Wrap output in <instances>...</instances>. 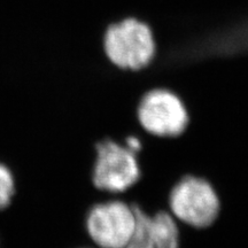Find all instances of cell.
<instances>
[{"label": "cell", "mask_w": 248, "mask_h": 248, "mask_svg": "<svg viewBox=\"0 0 248 248\" xmlns=\"http://www.w3.org/2000/svg\"><path fill=\"white\" fill-rule=\"evenodd\" d=\"M85 229L95 248H125L136 229L135 210L119 198L100 201L89 209Z\"/></svg>", "instance_id": "4"}, {"label": "cell", "mask_w": 248, "mask_h": 248, "mask_svg": "<svg viewBox=\"0 0 248 248\" xmlns=\"http://www.w3.org/2000/svg\"><path fill=\"white\" fill-rule=\"evenodd\" d=\"M91 177L98 191L110 199L120 198L140 178L137 155L113 139L98 141Z\"/></svg>", "instance_id": "2"}, {"label": "cell", "mask_w": 248, "mask_h": 248, "mask_svg": "<svg viewBox=\"0 0 248 248\" xmlns=\"http://www.w3.org/2000/svg\"><path fill=\"white\" fill-rule=\"evenodd\" d=\"M140 128L159 138H175L185 131L188 113L185 104L175 92L166 88L148 90L137 106Z\"/></svg>", "instance_id": "5"}, {"label": "cell", "mask_w": 248, "mask_h": 248, "mask_svg": "<svg viewBox=\"0 0 248 248\" xmlns=\"http://www.w3.org/2000/svg\"><path fill=\"white\" fill-rule=\"evenodd\" d=\"M15 193V183L11 170L0 163V210L11 204Z\"/></svg>", "instance_id": "7"}, {"label": "cell", "mask_w": 248, "mask_h": 248, "mask_svg": "<svg viewBox=\"0 0 248 248\" xmlns=\"http://www.w3.org/2000/svg\"><path fill=\"white\" fill-rule=\"evenodd\" d=\"M79 248H95V247H79Z\"/></svg>", "instance_id": "8"}, {"label": "cell", "mask_w": 248, "mask_h": 248, "mask_svg": "<svg viewBox=\"0 0 248 248\" xmlns=\"http://www.w3.org/2000/svg\"><path fill=\"white\" fill-rule=\"evenodd\" d=\"M132 208L136 229L125 248H179V224L168 210L147 214Z\"/></svg>", "instance_id": "6"}, {"label": "cell", "mask_w": 248, "mask_h": 248, "mask_svg": "<svg viewBox=\"0 0 248 248\" xmlns=\"http://www.w3.org/2000/svg\"><path fill=\"white\" fill-rule=\"evenodd\" d=\"M104 48L111 64L130 71L146 68L156 51L150 28L133 18L109 27L105 35Z\"/></svg>", "instance_id": "3"}, {"label": "cell", "mask_w": 248, "mask_h": 248, "mask_svg": "<svg viewBox=\"0 0 248 248\" xmlns=\"http://www.w3.org/2000/svg\"><path fill=\"white\" fill-rule=\"evenodd\" d=\"M168 212L182 224L204 229L215 223L221 212V201L206 178L185 175L169 192Z\"/></svg>", "instance_id": "1"}]
</instances>
